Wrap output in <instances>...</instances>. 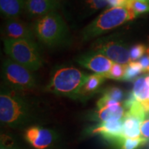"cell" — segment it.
Listing matches in <instances>:
<instances>
[{
	"mask_svg": "<svg viewBox=\"0 0 149 149\" xmlns=\"http://www.w3.org/2000/svg\"><path fill=\"white\" fill-rule=\"evenodd\" d=\"M148 91L149 86L146 82L145 75L139 76L135 80L133 92H132L136 100L142 104L146 100Z\"/></svg>",
	"mask_w": 149,
	"mask_h": 149,
	"instance_id": "cell-17",
	"label": "cell"
},
{
	"mask_svg": "<svg viewBox=\"0 0 149 149\" xmlns=\"http://www.w3.org/2000/svg\"><path fill=\"white\" fill-rule=\"evenodd\" d=\"M143 71V68L139 61H131L127 65V68L123 80L124 81H135L139 74Z\"/></svg>",
	"mask_w": 149,
	"mask_h": 149,
	"instance_id": "cell-19",
	"label": "cell"
},
{
	"mask_svg": "<svg viewBox=\"0 0 149 149\" xmlns=\"http://www.w3.org/2000/svg\"><path fill=\"white\" fill-rule=\"evenodd\" d=\"M5 53L11 59L31 71L38 70L42 66V55L37 44L32 40H4Z\"/></svg>",
	"mask_w": 149,
	"mask_h": 149,
	"instance_id": "cell-5",
	"label": "cell"
},
{
	"mask_svg": "<svg viewBox=\"0 0 149 149\" xmlns=\"http://www.w3.org/2000/svg\"><path fill=\"white\" fill-rule=\"evenodd\" d=\"M103 95L115 101L120 102L124 97V93L120 88L117 87H111L103 91Z\"/></svg>",
	"mask_w": 149,
	"mask_h": 149,
	"instance_id": "cell-22",
	"label": "cell"
},
{
	"mask_svg": "<svg viewBox=\"0 0 149 149\" xmlns=\"http://www.w3.org/2000/svg\"><path fill=\"white\" fill-rule=\"evenodd\" d=\"M4 40H21L34 39V31L24 22L16 19H8L6 22L3 29Z\"/></svg>",
	"mask_w": 149,
	"mask_h": 149,
	"instance_id": "cell-11",
	"label": "cell"
},
{
	"mask_svg": "<svg viewBox=\"0 0 149 149\" xmlns=\"http://www.w3.org/2000/svg\"><path fill=\"white\" fill-rule=\"evenodd\" d=\"M0 149H10V148H6L5 146H3L2 144H1V148Z\"/></svg>",
	"mask_w": 149,
	"mask_h": 149,
	"instance_id": "cell-29",
	"label": "cell"
},
{
	"mask_svg": "<svg viewBox=\"0 0 149 149\" xmlns=\"http://www.w3.org/2000/svg\"><path fill=\"white\" fill-rule=\"evenodd\" d=\"M142 122L136 117L126 114L123 118L122 136L124 138H138L141 137L140 126Z\"/></svg>",
	"mask_w": 149,
	"mask_h": 149,
	"instance_id": "cell-16",
	"label": "cell"
},
{
	"mask_svg": "<svg viewBox=\"0 0 149 149\" xmlns=\"http://www.w3.org/2000/svg\"><path fill=\"white\" fill-rule=\"evenodd\" d=\"M146 54H147V55H148L149 56V48H148V49L146 50Z\"/></svg>",
	"mask_w": 149,
	"mask_h": 149,
	"instance_id": "cell-30",
	"label": "cell"
},
{
	"mask_svg": "<svg viewBox=\"0 0 149 149\" xmlns=\"http://www.w3.org/2000/svg\"><path fill=\"white\" fill-rule=\"evenodd\" d=\"M137 1H144V2H149V0H137Z\"/></svg>",
	"mask_w": 149,
	"mask_h": 149,
	"instance_id": "cell-28",
	"label": "cell"
},
{
	"mask_svg": "<svg viewBox=\"0 0 149 149\" xmlns=\"http://www.w3.org/2000/svg\"><path fill=\"white\" fill-rule=\"evenodd\" d=\"M126 8L133 13L135 17L139 15L149 12V4L148 3L137 0H130Z\"/></svg>",
	"mask_w": 149,
	"mask_h": 149,
	"instance_id": "cell-21",
	"label": "cell"
},
{
	"mask_svg": "<svg viewBox=\"0 0 149 149\" xmlns=\"http://www.w3.org/2000/svg\"><path fill=\"white\" fill-rule=\"evenodd\" d=\"M19 92L1 86L0 120L3 124L13 128L26 124L32 116L31 105Z\"/></svg>",
	"mask_w": 149,
	"mask_h": 149,
	"instance_id": "cell-1",
	"label": "cell"
},
{
	"mask_svg": "<svg viewBox=\"0 0 149 149\" xmlns=\"http://www.w3.org/2000/svg\"><path fill=\"white\" fill-rule=\"evenodd\" d=\"M135 18L133 13L126 7H112L102 13L83 30V39L89 40L98 37Z\"/></svg>",
	"mask_w": 149,
	"mask_h": 149,
	"instance_id": "cell-4",
	"label": "cell"
},
{
	"mask_svg": "<svg viewBox=\"0 0 149 149\" xmlns=\"http://www.w3.org/2000/svg\"><path fill=\"white\" fill-rule=\"evenodd\" d=\"M55 133L51 130L40 126H32L26 130V140L37 149H45L55 140Z\"/></svg>",
	"mask_w": 149,
	"mask_h": 149,
	"instance_id": "cell-10",
	"label": "cell"
},
{
	"mask_svg": "<svg viewBox=\"0 0 149 149\" xmlns=\"http://www.w3.org/2000/svg\"><path fill=\"white\" fill-rule=\"evenodd\" d=\"M141 104H142L143 107H144L146 113H149V91H148V95H147V97L146 99V100H145V101Z\"/></svg>",
	"mask_w": 149,
	"mask_h": 149,
	"instance_id": "cell-27",
	"label": "cell"
},
{
	"mask_svg": "<svg viewBox=\"0 0 149 149\" xmlns=\"http://www.w3.org/2000/svg\"><path fill=\"white\" fill-rule=\"evenodd\" d=\"M97 110L93 115V119L101 122L122 120L126 112L124 104L104 95L97 102Z\"/></svg>",
	"mask_w": 149,
	"mask_h": 149,
	"instance_id": "cell-8",
	"label": "cell"
},
{
	"mask_svg": "<svg viewBox=\"0 0 149 149\" xmlns=\"http://www.w3.org/2000/svg\"><path fill=\"white\" fill-rule=\"evenodd\" d=\"M106 78L102 74H93L88 76V79L81 87L78 93L77 99L86 100L90 98L95 93L97 92Z\"/></svg>",
	"mask_w": 149,
	"mask_h": 149,
	"instance_id": "cell-14",
	"label": "cell"
},
{
	"mask_svg": "<svg viewBox=\"0 0 149 149\" xmlns=\"http://www.w3.org/2000/svg\"><path fill=\"white\" fill-rule=\"evenodd\" d=\"M88 76L73 66L57 67L53 70L47 89L58 95L77 99L80 88Z\"/></svg>",
	"mask_w": 149,
	"mask_h": 149,
	"instance_id": "cell-2",
	"label": "cell"
},
{
	"mask_svg": "<svg viewBox=\"0 0 149 149\" xmlns=\"http://www.w3.org/2000/svg\"><path fill=\"white\" fill-rule=\"evenodd\" d=\"M146 50V46L143 44H137L133 46L130 50V59L133 61H136L137 59L141 58Z\"/></svg>",
	"mask_w": 149,
	"mask_h": 149,
	"instance_id": "cell-23",
	"label": "cell"
},
{
	"mask_svg": "<svg viewBox=\"0 0 149 149\" xmlns=\"http://www.w3.org/2000/svg\"><path fill=\"white\" fill-rule=\"evenodd\" d=\"M143 68L144 72H149V56L147 55L143 56L139 61Z\"/></svg>",
	"mask_w": 149,
	"mask_h": 149,
	"instance_id": "cell-26",
	"label": "cell"
},
{
	"mask_svg": "<svg viewBox=\"0 0 149 149\" xmlns=\"http://www.w3.org/2000/svg\"><path fill=\"white\" fill-rule=\"evenodd\" d=\"M141 135L146 139H149V116L145 119L140 126Z\"/></svg>",
	"mask_w": 149,
	"mask_h": 149,
	"instance_id": "cell-24",
	"label": "cell"
},
{
	"mask_svg": "<svg viewBox=\"0 0 149 149\" xmlns=\"http://www.w3.org/2000/svg\"><path fill=\"white\" fill-rule=\"evenodd\" d=\"M75 61L80 66L97 74L107 73L114 63L106 56L93 51L79 55Z\"/></svg>",
	"mask_w": 149,
	"mask_h": 149,
	"instance_id": "cell-9",
	"label": "cell"
},
{
	"mask_svg": "<svg viewBox=\"0 0 149 149\" xmlns=\"http://www.w3.org/2000/svg\"><path fill=\"white\" fill-rule=\"evenodd\" d=\"M26 0H0L1 15L8 19H17L24 10Z\"/></svg>",
	"mask_w": 149,
	"mask_h": 149,
	"instance_id": "cell-15",
	"label": "cell"
},
{
	"mask_svg": "<svg viewBox=\"0 0 149 149\" xmlns=\"http://www.w3.org/2000/svg\"><path fill=\"white\" fill-rule=\"evenodd\" d=\"M130 0H107V2L112 7H126Z\"/></svg>",
	"mask_w": 149,
	"mask_h": 149,
	"instance_id": "cell-25",
	"label": "cell"
},
{
	"mask_svg": "<svg viewBox=\"0 0 149 149\" xmlns=\"http://www.w3.org/2000/svg\"><path fill=\"white\" fill-rule=\"evenodd\" d=\"M128 64H120L117 63H113L111 70L107 73L102 74V76L105 78L115 79V80H123L125 75L126 68Z\"/></svg>",
	"mask_w": 149,
	"mask_h": 149,
	"instance_id": "cell-18",
	"label": "cell"
},
{
	"mask_svg": "<svg viewBox=\"0 0 149 149\" xmlns=\"http://www.w3.org/2000/svg\"><path fill=\"white\" fill-rule=\"evenodd\" d=\"M57 7V0H26L24 10L30 17H42L55 11Z\"/></svg>",
	"mask_w": 149,
	"mask_h": 149,
	"instance_id": "cell-13",
	"label": "cell"
},
{
	"mask_svg": "<svg viewBox=\"0 0 149 149\" xmlns=\"http://www.w3.org/2000/svg\"><path fill=\"white\" fill-rule=\"evenodd\" d=\"M33 31L37 39L48 46L64 44L68 37L66 24L56 11L39 18L33 26Z\"/></svg>",
	"mask_w": 149,
	"mask_h": 149,
	"instance_id": "cell-3",
	"label": "cell"
},
{
	"mask_svg": "<svg viewBox=\"0 0 149 149\" xmlns=\"http://www.w3.org/2000/svg\"><path fill=\"white\" fill-rule=\"evenodd\" d=\"M92 50L102 54L117 64H128L131 61L130 51L126 46L111 37H103L95 41L92 45Z\"/></svg>",
	"mask_w": 149,
	"mask_h": 149,
	"instance_id": "cell-7",
	"label": "cell"
},
{
	"mask_svg": "<svg viewBox=\"0 0 149 149\" xmlns=\"http://www.w3.org/2000/svg\"><path fill=\"white\" fill-rule=\"evenodd\" d=\"M123 119L120 120L106 121L100 122L93 128V133L100 134L108 140L119 143L124 138L122 136Z\"/></svg>",
	"mask_w": 149,
	"mask_h": 149,
	"instance_id": "cell-12",
	"label": "cell"
},
{
	"mask_svg": "<svg viewBox=\"0 0 149 149\" xmlns=\"http://www.w3.org/2000/svg\"><path fill=\"white\" fill-rule=\"evenodd\" d=\"M1 77L3 85L15 91L31 90L36 86V79L31 70L11 59L3 61Z\"/></svg>",
	"mask_w": 149,
	"mask_h": 149,
	"instance_id": "cell-6",
	"label": "cell"
},
{
	"mask_svg": "<svg viewBox=\"0 0 149 149\" xmlns=\"http://www.w3.org/2000/svg\"><path fill=\"white\" fill-rule=\"evenodd\" d=\"M147 139L143 137L138 138H122L118 143L121 149H137L145 144Z\"/></svg>",
	"mask_w": 149,
	"mask_h": 149,
	"instance_id": "cell-20",
	"label": "cell"
}]
</instances>
